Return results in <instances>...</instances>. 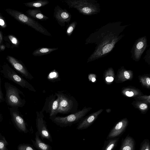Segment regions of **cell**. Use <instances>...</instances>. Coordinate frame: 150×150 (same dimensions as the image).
Listing matches in <instances>:
<instances>
[{
    "mask_svg": "<svg viewBox=\"0 0 150 150\" xmlns=\"http://www.w3.org/2000/svg\"><path fill=\"white\" fill-rule=\"evenodd\" d=\"M120 21L110 23L91 34L86 39L85 44L96 45L87 62L104 57L113 50L116 43L124 36L120 34L128 25H122Z\"/></svg>",
    "mask_w": 150,
    "mask_h": 150,
    "instance_id": "6da1fadb",
    "label": "cell"
},
{
    "mask_svg": "<svg viewBox=\"0 0 150 150\" xmlns=\"http://www.w3.org/2000/svg\"><path fill=\"white\" fill-rule=\"evenodd\" d=\"M62 1L66 3L69 8H74L84 15L96 14L100 11L99 4L95 0H67Z\"/></svg>",
    "mask_w": 150,
    "mask_h": 150,
    "instance_id": "7a4b0ae2",
    "label": "cell"
},
{
    "mask_svg": "<svg viewBox=\"0 0 150 150\" xmlns=\"http://www.w3.org/2000/svg\"><path fill=\"white\" fill-rule=\"evenodd\" d=\"M4 86L6 91L5 101L7 105L10 107H23L26 103L25 99L21 96V95L24 97L23 92L8 82L4 83Z\"/></svg>",
    "mask_w": 150,
    "mask_h": 150,
    "instance_id": "3957f363",
    "label": "cell"
},
{
    "mask_svg": "<svg viewBox=\"0 0 150 150\" xmlns=\"http://www.w3.org/2000/svg\"><path fill=\"white\" fill-rule=\"evenodd\" d=\"M5 11L8 14L19 22L27 25L45 35L51 36V33L41 24L25 14L10 8L6 9Z\"/></svg>",
    "mask_w": 150,
    "mask_h": 150,
    "instance_id": "277c9868",
    "label": "cell"
},
{
    "mask_svg": "<svg viewBox=\"0 0 150 150\" xmlns=\"http://www.w3.org/2000/svg\"><path fill=\"white\" fill-rule=\"evenodd\" d=\"M4 77L19 85L23 88L30 91L36 92L33 86L22 76H20L7 63L4 64L0 71Z\"/></svg>",
    "mask_w": 150,
    "mask_h": 150,
    "instance_id": "5b68a950",
    "label": "cell"
},
{
    "mask_svg": "<svg viewBox=\"0 0 150 150\" xmlns=\"http://www.w3.org/2000/svg\"><path fill=\"white\" fill-rule=\"evenodd\" d=\"M90 108L83 109L65 117H52V121L60 127H67L77 123L89 111Z\"/></svg>",
    "mask_w": 150,
    "mask_h": 150,
    "instance_id": "8992f818",
    "label": "cell"
},
{
    "mask_svg": "<svg viewBox=\"0 0 150 150\" xmlns=\"http://www.w3.org/2000/svg\"><path fill=\"white\" fill-rule=\"evenodd\" d=\"M19 108L10 107L9 111L11 120L16 128L19 132L27 133L28 132L26 123L18 110Z\"/></svg>",
    "mask_w": 150,
    "mask_h": 150,
    "instance_id": "52a82bcc",
    "label": "cell"
},
{
    "mask_svg": "<svg viewBox=\"0 0 150 150\" xmlns=\"http://www.w3.org/2000/svg\"><path fill=\"white\" fill-rule=\"evenodd\" d=\"M37 113L36 126L40 137L42 140L46 139L52 142V138L47 128L46 122L44 120L43 115L42 113L38 112Z\"/></svg>",
    "mask_w": 150,
    "mask_h": 150,
    "instance_id": "ba28073f",
    "label": "cell"
},
{
    "mask_svg": "<svg viewBox=\"0 0 150 150\" xmlns=\"http://www.w3.org/2000/svg\"><path fill=\"white\" fill-rule=\"evenodd\" d=\"M147 46V40L146 36L137 40L131 51L132 57L136 61L139 60L146 50Z\"/></svg>",
    "mask_w": 150,
    "mask_h": 150,
    "instance_id": "9c48e42d",
    "label": "cell"
},
{
    "mask_svg": "<svg viewBox=\"0 0 150 150\" xmlns=\"http://www.w3.org/2000/svg\"><path fill=\"white\" fill-rule=\"evenodd\" d=\"M6 59L14 69L23 76L30 80L33 78V76L21 61L10 55L7 56Z\"/></svg>",
    "mask_w": 150,
    "mask_h": 150,
    "instance_id": "30bf717a",
    "label": "cell"
},
{
    "mask_svg": "<svg viewBox=\"0 0 150 150\" xmlns=\"http://www.w3.org/2000/svg\"><path fill=\"white\" fill-rule=\"evenodd\" d=\"M54 11V16L60 26L64 27L66 23H69L71 15L67 9H62L57 5L55 7Z\"/></svg>",
    "mask_w": 150,
    "mask_h": 150,
    "instance_id": "8fae6325",
    "label": "cell"
},
{
    "mask_svg": "<svg viewBox=\"0 0 150 150\" xmlns=\"http://www.w3.org/2000/svg\"><path fill=\"white\" fill-rule=\"evenodd\" d=\"M58 95L59 102L57 113H66L69 112L73 105L72 101L63 94Z\"/></svg>",
    "mask_w": 150,
    "mask_h": 150,
    "instance_id": "7c38bea8",
    "label": "cell"
},
{
    "mask_svg": "<svg viewBox=\"0 0 150 150\" xmlns=\"http://www.w3.org/2000/svg\"><path fill=\"white\" fill-rule=\"evenodd\" d=\"M127 124L128 121L126 119L122 120L118 122L110 131L107 139L114 138L120 135L124 131Z\"/></svg>",
    "mask_w": 150,
    "mask_h": 150,
    "instance_id": "4fadbf2b",
    "label": "cell"
},
{
    "mask_svg": "<svg viewBox=\"0 0 150 150\" xmlns=\"http://www.w3.org/2000/svg\"><path fill=\"white\" fill-rule=\"evenodd\" d=\"M102 110H100L98 112L92 114L81 121L78 125L76 129L78 130H82L87 128L96 119L98 115Z\"/></svg>",
    "mask_w": 150,
    "mask_h": 150,
    "instance_id": "5bb4252c",
    "label": "cell"
},
{
    "mask_svg": "<svg viewBox=\"0 0 150 150\" xmlns=\"http://www.w3.org/2000/svg\"><path fill=\"white\" fill-rule=\"evenodd\" d=\"M35 140L31 139L33 146L38 150H52V147L49 144L43 142L40 138L38 132L35 134Z\"/></svg>",
    "mask_w": 150,
    "mask_h": 150,
    "instance_id": "9a60e30c",
    "label": "cell"
},
{
    "mask_svg": "<svg viewBox=\"0 0 150 150\" xmlns=\"http://www.w3.org/2000/svg\"><path fill=\"white\" fill-rule=\"evenodd\" d=\"M26 12L31 17L38 20L43 21L49 19L48 17L42 13L39 8L29 9L26 11Z\"/></svg>",
    "mask_w": 150,
    "mask_h": 150,
    "instance_id": "2e32d148",
    "label": "cell"
},
{
    "mask_svg": "<svg viewBox=\"0 0 150 150\" xmlns=\"http://www.w3.org/2000/svg\"><path fill=\"white\" fill-rule=\"evenodd\" d=\"M135 142L130 136L126 137L122 143L119 150H134Z\"/></svg>",
    "mask_w": 150,
    "mask_h": 150,
    "instance_id": "e0dca14e",
    "label": "cell"
},
{
    "mask_svg": "<svg viewBox=\"0 0 150 150\" xmlns=\"http://www.w3.org/2000/svg\"><path fill=\"white\" fill-rule=\"evenodd\" d=\"M58 49V48L40 47L35 50L32 53V54L34 56H41L49 54Z\"/></svg>",
    "mask_w": 150,
    "mask_h": 150,
    "instance_id": "ac0fdd59",
    "label": "cell"
},
{
    "mask_svg": "<svg viewBox=\"0 0 150 150\" xmlns=\"http://www.w3.org/2000/svg\"><path fill=\"white\" fill-rule=\"evenodd\" d=\"M49 2V1L47 0H38L25 3L24 4L28 7L39 8L45 6L48 4Z\"/></svg>",
    "mask_w": 150,
    "mask_h": 150,
    "instance_id": "d6986e66",
    "label": "cell"
},
{
    "mask_svg": "<svg viewBox=\"0 0 150 150\" xmlns=\"http://www.w3.org/2000/svg\"><path fill=\"white\" fill-rule=\"evenodd\" d=\"M57 96V99L54 100L52 104L50 116L51 117L54 116L57 113V111L58 108L59 102V97L58 94H56Z\"/></svg>",
    "mask_w": 150,
    "mask_h": 150,
    "instance_id": "ffe728a7",
    "label": "cell"
},
{
    "mask_svg": "<svg viewBox=\"0 0 150 150\" xmlns=\"http://www.w3.org/2000/svg\"><path fill=\"white\" fill-rule=\"evenodd\" d=\"M77 24L76 21H73L67 25L66 33L67 36L70 37L71 36L75 29Z\"/></svg>",
    "mask_w": 150,
    "mask_h": 150,
    "instance_id": "44dd1931",
    "label": "cell"
},
{
    "mask_svg": "<svg viewBox=\"0 0 150 150\" xmlns=\"http://www.w3.org/2000/svg\"><path fill=\"white\" fill-rule=\"evenodd\" d=\"M118 140L116 139L109 140L103 150H113L116 146Z\"/></svg>",
    "mask_w": 150,
    "mask_h": 150,
    "instance_id": "7402d4cb",
    "label": "cell"
},
{
    "mask_svg": "<svg viewBox=\"0 0 150 150\" xmlns=\"http://www.w3.org/2000/svg\"><path fill=\"white\" fill-rule=\"evenodd\" d=\"M8 144L5 137L0 133V150H8Z\"/></svg>",
    "mask_w": 150,
    "mask_h": 150,
    "instance_id": "603a6c76",
    "label": "cell"
},
{
    "mask_svg": "<svg viewBox=\"0 0 150 150\" xmlns=\"http://www.w3.org/2000/svg\"><path fill=\"white\" fill-rule=\"evenodd\" d=\"M17 149L18 150H36L32 145L24 143L19 144Z\"/></svg>",
    "mask_w": 150,
    "mask_h": 150,
    "instance_id": "cb8c5ba5",
    "label": "cell"
},
{
    "mask_svg": "<svg viewBox=\"0 0 150 150\" xmlns=\"http://www.w3.org/2000/svg\"><path fill=\"white\" fill-rule=\"evenodd\" d=\"M140 150H150V143L148 139H145L141 143Z\"/></svg>",
    "mask_w": 150,
    "mask_h": 150,
    "instance_id": "d4e9b609",
    "label": "cell"
},
{
    "mask_svg": "<svg viewBox=\"0 0 150 150\" xmlns=\"http://www.w3.org/2000/svg\"><path fill=\"white\" fill-rule=\"evenodd\" d=\"M8 38L12 44L14 46L16 47L19 45V41L18 39L14 36L12 35H9Z\"/></svg>",
    "mask_w": 150,
    "mask_h": 150,
    "instance_id": "484cf974",
    "label": "cell"
},
{
    "mask_svg": "<svg viewBox=\"0 0 150 150\" xmlns=\"http://www.w3.org/2000/svg\"><path fill=\"white\" fill-rule=\"evenodd\" d=\"M0 26L3 28H5L6 26V25L5 21L2 17L0 15Z\"/></svg>",
    "mask_w": 150,
    "mask_h": 150,
    "instance_id": "4316f807",
    "label": "cell"
},
{
    "mask_svg": "<svg viewBox=\"0 0 150 150\" xmlns=\"http://www.w3.org/2000/svg\"><path fill=\"white\" fill-rule=\"evenodd\" d=\"M56 72L55 71H52L50 74L49 76L50 78H53L57 76V74L56 73Z\"/></svg>",
    "mask_w": 150,
    "mask_h": 150,
    "instance_id": "83f0119b",
    "label": "cell"
},
{
    "mask_svg": "<svg viewBox=\"0 0 150 150\" xmlns=\"http://www.w3.org/2000/svg\"><path fill=\"white\" fill-rule=\"evenodd\" d=\"M147 105L145 103H142L141 104L139 105V108L140 109L143 110L146 109L147 108Z\"/></svg>",
    "mask_w": 150,
    "mask_h": 150,
    "instance_id": "f1b7e54d",
    "label": "cell"
},
{
    "mask_svg": "<svg viewBox=\"0 0 150 150\" xmlns=\"http://www.w3.org/2000/svg\"><path fill=\"white\" fill-rule=\"evenodd\" d=\"M105 80L108 82H111L113 81L114 79L112 76H107L105 78Z\"/></svg>",
    "mask_w": 150,
    "mask_h": 150,
    "instance_id": "f546056e",
    "label": "cell"
},
{
    "mask_svg": "<svg viewBox=\"0 0 150 150\" xmlns=\"http://www.w3.org/2000/svg\"><path fill=\"white\" fill-rule=\"evenodd\" d=\"M125 93L126 95L128 97H132L134 95V93L132 91H127Z\"/></svg>",
    "mask_w": 150,
    "mask_h": 150,
    "instance_id": "4dcf8cb0",
    "label": "cell"
},
{
    "mask_svg": "<svg viewBox=\"0 0 150 150\" xmlns=\"http://www.w3.org/2000/svg\"><path fill=\"white\" fill-rule=\"evenodd\" d=\"M124 75L126 79H129L130 75L128 71H125L124 72Z\"/></svg>",
    "mask_w": 150,
    "mask_h": 150,
    "instance_id": "1f68e13d",
    "label": "cell"
},
{
    "mask_svg": "<svg viewBox=\"0 0 150 150\" xmlns=\"http://www.w3.org/2000/svg\"><path fill=\"white\" fill-rule=\"evenodd\" d=\"M0 98L4 100L3 94L1 89V87H0Z\"/></svg>",
    "mask_w": 150,
    "mask_h": 150,
    "instance_id": "d6a6232c",
    "label": "cell"
},
{
    "mask_svg": "<svg viewBox=\"0 0 150 150\" xmlns=\"http://www.w3.org/2000/svg\"><path fill=\"white\" fill-rule=\"evenodd\" d=\"M3 40V35L2 33L0 30V45H1Z\"/></svg>",
    "mask_w": 150,
    "mask_h": 150,
    "instance_id": "836d02e7",
    "label": "cell"
},
{
    "mask_svg": "<svg viewBox=\"0 0 150 150\" xmlns=\"http://www.w3.org/2000/svg\"><path fill=\"white\" fill-rule=\"evenodd\" d=\"M146 82L147 83L149 86L150 85V79L149 78H147L146 79Z\"/></svg>",
    "mask_w": 150,
    "mask_h": 150,
    "instance_id": "e575fe53",
    "label": "cell"
},
{
    "mask_svg": "<svg viewBox=\"0 0 150 150\" xmlns=\"http://www.w3.org/2000/svg\"><path fill=\"white\" fill-rule=\"evenodd\" d=\"M3 119V116L2 114L0 112V122H1Z\"/></svg>",
    "mask_w": 150,
    "mask_h": 150,
    "instance_id": "d590c367",
    "label": "cell"
},
{
    "mask_svg": "<svg viewBox=\"0 0 150 150\" xmlns=\"http://www.w3.org/2000/svg\"><path fill=\"white\" fill-rule=\"evenodd\" d=\"M96 80V79L95 78H93L91 79V81L93 82H94Z\"/></svg>",
    "mask_w": 150,
    "mask_h": 150,
    "instance_id": "8d00e7d4",
    "label": "cell"
},
{
    "mask_svg": "<svg viewBox=\"0 0 150 150\" xmlns=\"http://www.w3.org/2000/svg\"><path fill=\"white\" fill-rule=\"evenodd\" d=\"M1 76L0 75V87H1Z\"/></svg>",
    "mask_w": 150,
    "mask_h": 150,
    "instance_id": "74e56055",
    "label": "cell"
},
{
    "mask_svg": "<svg viewBox=\"0 0 150 150\" xmlns=\"http://www.w3.org/2000/svg\"><path fill=\"white\" fill-rule=\"evenodd\" d=\"M3 100L1 99L0 98V103L2 102V101H3Z\"/></svg>",
    "mask_w": 150,
    "mask_h": 150,
    "instance_id": "f35d334b",
    "label": "cell"
}]
</instances>
